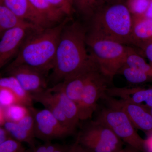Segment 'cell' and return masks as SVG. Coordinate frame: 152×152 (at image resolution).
Instances as JSON below:
<instances>
[{"mask_svg": "<svg viewBox=\"0 0 152 152\" xmlns=\"http://www.w3.org/2000/svg\"><path fill=\"white\" fill-rule=\"evenodd\" d=\"M91 17L88 34L130 45L133 17L126 4L113 3L94 12Z\"/></svg>", "mask_w": 152, "mask_h": 152, "instance_id": "3957f363", "label": "cell"}, {"mask_svg": "<svg viewBox=\"0 0 152 152\" xmlns=\"http://www.w3.org/2000/svg\"><path fill=\"white\" fill-rule=\"evenodd\" d=\"M152 41V18L144 17L133 18L130 45L140 48Z\"/></svg>", "mask_w": 152, "mask_h": 152, "instance_id": "9a60e30c", "label": "cell"}, {"mask_svg": "<svg viewBox=\"0 0 152 152\" xmlns=\"http://www.w3.org/2000/svg\"><path fill=\"white\" fill-rule=\"evenodd\" d=\"M20 26L39 31L34 25L19 18L2 3H0V38L8 30Z\"/></svg>", "mask_w": 152, "mask_h": 152, "instance_id": "e0dca14e", "label": "cell"}, {"mask_svg": "<svg viewBox=\"0 0 152 152\" xmlns=\"http://www.w3.org/2000/svg\"><path fill=\"white\" fill-rule=\"evenodd\" d=\"M15 104L19 103L15 94L9 89L0 87V105L6 108Z\"/></svg>", "mask_w": 152, "mask_h": 152, "instance_id": "484cf974", "label": "cell"}, {"mask_svg": "<svg viewBox=\"0 0 152 152\" xmlns=\"http://www.w3.org/2000/svg\"><path fill=\"white\" fill-rule=\"evenodd\" d=\"M96 1H97V4H98V1H99V0H96Z\"/></svg>", "mask_w": 152, "mask_h": 152, "instance_id": "f35d334b", "label": "cell"}, {"mask_svg": "<svg viewBox=\"0 0 152 152\" xmlns=\"http://www.w3.org/2000/svg\"><path fill=\"white\" fill-rule=\"evenodd\" d=\"M118 74H121L131 83L139 84L152 82V78L135 68L124 65Z\"/></svg>", "mask_w": 152, "mask_h": 152, "instance_id": "7402d4cb", "label": "cell"}, {"mask_svg": "<svg viewBox=\"0 0 152 152\" xmlns=\"http://www.w3.org/2000/svg\"><path fill=\"white\" fill-rule=\"evenodd\" d=\"M0 2H1V0H0Z\"/></svg>", "mask_w": 152, "mask_h": 152, "instance_id": "ab89813d", "label": "cell"}, {"mask_svg": "<svg viewBox=\"0 0 152 152\" xmlns=\"http://www.w3.org/2000/svg\"><path fill=\"white\" fill-rule=\"evenodd\" d=\"M69 149V148H66L65 147L61 145L53 152H68Z\"/></svg>", "mask_w": 152, "mask_h": 152, "instance_id": "8d00e7d4", "label": "cell"}, {"mask_svg": "<svg viewBox=\"0 0 152 152\" xmlns=\"http://www.w3.org/2000/svg\"><path fill=\"white\" fill-rule=\"evenodd\" d=\"M144 152H152V133L144 139Z\"/></svg>", "mask_w": 152, "mask_h": 152, "instance_id": "4dcf8cb0", "label": "cell"}, {"mask_svg": "<svg viewBox=\"0 0 152 152\" xmlns=\"http://www.w3.org/2000/svg\"><path fill=\"white\" fill-rule=\"evenodd\" d=\"M29 109L34 118L36 138L50 142L65 137L73 133L64 126L47 109L37 110L33 107Z\"/></svg>", "mask_w": 152, "mask_h": 152, "instance_id": "ba28073f", "label": "cell"}, {"mask_svg": "<svg viewBox=\"0 0 152 152\" xmlns=\"http://www.w3.org/2000/svg\"><path fill=\"white\" fill-rule=\"evenodd\" d=\"M6 122L4 108L0 105V126H4Z\"/></svg>", "mask_w": 152, "mask_h": 152, "instance_id": "836d02e7", "label": "cell"}, {"mask_svg": "<svg viewBox=\"0 0 152 152\" xmlns=\"http://www.w3.org/2000/svg\"><path fill=\"white\" fill-rule=\"evenodd\" d=\"M0 87L10 90L17 97L19 104L28 107H32L34 101L31 95L25 91L13 76L0 78Z\"/></svg>", "mask_w": 152, "mask_h": 152, "instance_id": "ac0fdd59", "label": "cell"}, {"mask_svg": "<svg viewBox=\"0 0 152 152\" xmlns=\"http://www.w3.org/2000/svg\"><path fill=\"white\" fill-rule=\"evenodd\" d=\"M68 152H91L85 148L77 142L69 148Z\"/></svg>", "mask_w": 152, "mask_h": 152, "instance_id": "1f68e13d", "label": "cell"}, {"mask_svg": "<svg viewBox=\"0 0 152 152\" xmlns=\"http://www.w3.org/2000/svg\"><path fill=\"white\" fill-rule=\"evenodd\" d=\"M150 112H151V116L152 119V107L150 109Z\"/></svg>", "mask_w": 152, "mask_h": 152, "instance_id": "74e56055", "label": "cell"}, {"mask_svg": "<svg viewBox=\"0 0 152 152\" xmlns=\"http://www.w3.org/2000/svg\"><path fill=\"white\" fill-rule=\"evenodd\" d=\"M34 8L42 16L48 23L59 21L64 15L54 7L48 0H29Z\"/></svg>", "mask_w": 152, "mask_h": 152, "instance_id": "d6986e66", "label": "cell"}, {"mask_svg": "<svg viewBox=\"0 0 152 152\" xmlns=\"http://www.w3.org/2000/svg\"><path fill=\"white\" fill-rule=\"evenodd\" d=\"M103 99L108 107L119 110L124 113L135 129L142 131L148 135L152 133V119L150 109L138 104L115 98L107 94Z\"/></svg>", "mask_w": 152, "mask_h": 152, "instance_id": "9c48e42d", "label": "cell"}, {"mask_svg": "<svg viewBox=\"0 0 152 152\" xmlns=\"http://www.w3.org/2000/svg\"><path fill=\"white\" fill-rule=\"evenodd\" d=\"M1 3V2H0V3Z\"/></svg>", "mask_w": 152, "mask_h": 152, "instance_id": "60d3db41", "label": "cell"}, {"mask_svg": "<svg viewBox=\"0 0 152 152\" xmlns=\"http://www.w3.org/2000/svg\"><path fill=\"white\" fill-rule=\"evenodd\" d=\"M26 27H18L4 33L0 38V69L18 53L28 30Z\"/></svg>", "mask_w": 152, "mask_h": 152, "instance_id": "8fae6325", "label": "cell"}, {"mask_svg": "<svg viewBox=\"0 0 152 152\" xmlns=\"http://www.w3.org/2000/svg\"><path fill=\"white\" fill-rule=\"evenodd\" d=\"M1 3L17 17L35 26L39 31L49 25L29 0H1Z\"/></svg>", "mask_w": 152, "mask_h": 152, "instance_id": "7c38bea8", "label": "cell"}, {"mask_svg": "<svg viewBox=\"0 0 152 152\" xmlns=\"http://www.w3.org/2000/svg\"><path fill=\"white\" fill-rule=\"evenodd\" d=\"M143 17L148 18H152V0H151L146 12Z\"/></svg>", "mask_w": 152, "mask_h": 152, "instance_id": "e575fe53", "label": "cell"}, {"mask_svg": "<svg viewBox=\"0 0 152 152\" xmlns=\"http://www.w3.org/2000/svg\"><path fill=\"white\" fill-rule=\"evenodd\" d=\"M4 126L11 137L20 142L26 143L31 148L35 147V137L31 135L18 123L6 121Z\"/></svg>", "mask_w": 152, "mask_h": 152, "instance_id": "44dd1931", "label": "cell"}, {"mask_svg": "<svg viewBox=\"0 0 152 152\" xmlns=\"http://www.w3.org/2000/svg\"><path fill=\"white\" fill-rule=\"evenodd\" d=\"M151 0H128L127 6L133 18L143 17L148 8Z\"/></svg>", "mask_w": 152, "mask_h": 152, "instance_id": "cb8c5ba5", "label": "cell"}, {"mask_svg": "<svg viewBox=\"0 0 152 152\" xmlns=\"http://www.w3.org/2000/svg\"><path fill=\"white\" fill-rule=\"evenodd\" d=\"M66 21L55 26L39 31L22 44L16 58L8 70L20 65H26L42 73L52 69L61 34Z\"/></svg>", "mask_w": 152, "mask_h": 152, "instance_id": "7a4b0ae2", "label": "cell"}, {"mask_svg": "<svg viewBox=\"0 0 152 152\" xmlns=\"http://www.w3.org/2000/svg\"><path fill=\"white\" fill-rule=\"evenodd\" d=\"M6 121L18 123L29 113V107L19 104L4 108Z\"/></svg>", "mask_w": 152, "mask_h": 152, "instance_id": "603a6c76", "label": "cell"}, {"mask_svg": "<svg viewBox=\"0 0 152 152\" xmlns=\"http://www.w3.org/2000/svg\"><path fill=\"white\" fill-rule=\"evenodd\" d=\"M139 49L140 53L146 58L152 65V41L145 44Z\"/></svg>", "mask_w": 152, "mask_h": 152, "instance_id": "f546056e", "label": "cell"}, {"mask_svg": "<svg viewBox=\"0 0 152 152\" xmlns=\"http://www.w3.org/2000/svg\"><path fill=\"white\" fill-rule=\"evenodd\" d=\"M88 51L101 71L112 80L121 68L131 47L118 41L96 37L87 33Z\"/></svg>", "mask_w": 152, "mask_h": 152, "instance_id": "277c9868", "label": "cell"}, {"mask_svg": "<svg viewBox=\"0 0 152 152\" xmlns=\"http://www.w3.org/2000/svg\"><path fill=\"white\" fill-rule=\"evenodd\" d=\"M31 96L33 101H36L43 105L64 126L67 128L72 132H75V130L72 127L65 114L50 88H47L41 92L33 94Z\"/></svg>", "mask_w": 152, "mask_h": 152, "instance_id": "5bb4252c", "label": "cell"}, {"mask_svg": "<svg viewBox=\"0 0 152 152\" xmlns=\"http://www.w3.org/2000/svg\"><path fill=\"white\" fill-rule=\"evenodd\" d=\"M11 137L10 136L4 128L0 126V144Z\"/></svg>", "mask_w": 152, "mask_h": 152, "instance_id": "d6a6232c", "label": "cell"}, {"mask_svg": "<svg viewBox=\"0 0 152 152\" xmlns=\"http://www.w3.org/2000/svg\"><path fill=\"white\" fill-rule=\"evenodd\" d=\"M106 94L142 105L150 109L152 107V87H111L108 88Z\"/></svg>", "mask_w": 152, "mask_h": 152, "instance_id": "4fadbf2b", "label": "cell"}, {"mask_svg": "<svg viewBox=\"0 0 152 152\" xmlns=\"http://www.w3.org/2000/svg\"><path fill=\"white\" fill-rule=\"evenodd\" d=\"M61 146L58 144L52 143L50 142H47L46 143L37 147L31 148V149L25 150L23 152H53Z\"/></svg>", "mask_w": 152, "mask_h": 152, "instance_id": "f1b7e54d", "label": "cell"}, {"mask_svg": "<svg viewBox=\"0 0 152 152\" xmlns=\"http://www.w3.org/2000/svg\"><path fill=\"white\" fill-rule=\"evenodd\" d=\"M96 121L110 128L128 145L144 152V139L139 135L128 117L122 111L109 107L105 108L100 112Z\"/></svg>", "mask_w": 152, "mask_h": 152, "instance_id": "52a82bcc", "label": "cell"}, {"mask_svg": "<svg viewBox=\"0 0 152 152\" xmlns=\"http://www.w3.org/2000/svg\"><path fill=\"white\" fill-rule=\"evenodd\" d=\"M49 2L64 15H70L72 11L75 0H48Z\"/></svg>", "mask_w": 152, "mask_h": 152, "instance_id": "4316f807", "label": "cell"}, {"mask_svg": "<svg viewBox=\"0 0 152 152\" xmlns=\"http://www.w3.org/2000/svg\"><path fill=\"white\" fill-rule=\"evenodd\" d=\"M115 152H141L138 150L128 145L124 148H121Z\"/></svg>", "mask_w": 152, "mask_h": 152, "instance_id": "d590c367", "label": "cell"}, {"mask_svg": "<svg viewBox=\"0 0 152 152\" xmlns=\"http://www.w3.org/2000/svg\"><path fill=\"white\" fill-rule=\"evenodd\" d=\"M50 89L75 130L80 121L77 106L61 90L54 86Z\"/></svg>", "mask_w": 152, "mask_h": 152, "instance_id": "2e32d148", "label": "cell"}, {"mask_svg": "<svg viewBox=\"0 0 152 152\" xmlns=\"http://www.w3.org/2000/svg\"><path fill=\"white\" fill-rule=\"evenodd\" d=\"M124 64L141 71L152 78V65L147 62L134 48L131 47L126 57Z\"/></svg>", "mask_w": 152, "mask_h": 152, "instance_id": "ffe728a7", "label": "cell"}, {"mask_svg": "<svg viewBox=\"0 0 152 152\" xmlns=\"http://www.w3.org/2000/svg\"><path fill=\"white\" fill-rule=\"evenodd\" d=\"M76 142L91 152H115L123 148V142L113 132L96 121L80 132Z\"/></svg>", "mask_w": 152, "mask_h": 152, "instance_id": "8992f818", "label": "cell"}, {"mask_svg": "<svg viewBox=\"0 0 152 152\" xmlns=\"http://www.w3.org/2000/svg\"><path fill=\"white\" fill-rule=\"evenodd\" d=\"M111 81L102 72L95 62L90 71L81 96L77 105L80 121L88 119L92 117L97 108L98 101L106 94Z\"/></svg>", "mask_w": 152, "mask_h": 152, "instance_id": "5b68a950", "label": "cell"}, {"mask_svg": "<svg viewBox=\"0 0 152 152\" xmlns=\"http://www.w3.org/2000/svg\"><path fill=\"white\" fill-rule=\"evenodd\" d=\"M75 4L84 14L91 15L97 5L96 0H75Z\"/></svg>", "mask_w": 152, "mask_h": 152, "instance_id": "83f0119b", "label": "cell"}, {"mask_svg": "<svg viewBox=\"0 0 152 152\" xmlns=\"http://www.w3.org/2000/svg\"><path fill=\"white\" fill-rule=\"evenodd\" d=\"M8 71L10 75L18 80L25 91L31 95L41 92L47 89L44 74L36 69L22 65Z\"/></svg>", "mask_w": 152, "mask_h": 152, "instance_id": "30bf717a", "label": "cell"}, {"mask_svg": "<svg viewBox=\"0 0 152 152\" xmlns=\"http://www.w3.org/2000/svg\"><path fill=\"white\" fill-rule=\"evenodd\" d=\"M87 33L77 22L66 25L63 29L52 68L53 79L57 84L79 73L91 61L87 48Z\"/></svg>", "mask_w": 152, "mask_h": 152, "instance_id": "6da1fadb", "label": "cell"}, {"mask_svg": "<svg viewBox=\"0 0 152 152\" xmlns=\"http://www.w3.org/2000/svg\"><path fill=\"white\" fill-rule=\"evenodd\" d=\"M25 150L22 143L12 137L0 144V152H23Z\"/></svg>", "mask_w": 152, "mask_h": 152, "instance_id": "d4e9b609", "label": "cell"}]
</instances>
